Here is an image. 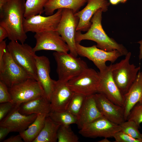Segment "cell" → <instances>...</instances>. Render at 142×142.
Returning a JSON list of instances; mask_svg holds the SVG:
<instances>
[{"instance_id": "obj_1", "label": "cell", "mask_w": 142, "mask_h": 142, "mask_svg": "<svg viewBox=\"0 0 142 142\" xmlns=\"http://www.w3.org/2000/svg\"><path fill=\"white\" fill-rule=\"evenodd\" d=\"M25 0H7L0 10V26L4 28L10 41L24 43L27 38L23 27Z\"/></svg>"}, {"instance_id": "obj_2", "label": "cell", "mask_w": 142, "mask_h": 142, "mask_svg": "<svg viewBox=\"0 0 142 142\" xmlns=\"http://www.w3.org/2000/svg\"><path fill=\"white\" fill-rule=\"evenodd\" d=\"M103 12L102 9H100L95 13L91 19L90 26L86 33L83 34L80 31H76V42L80 43L85 40H92L97 43L96 46L99 49L108 52L117 50L123 55H126L128 53L126 48L109 38L104 31L101 23Z\"/></svg>"}, {"instance_id": "obj_3", "label": "cell", "mask_w": 142, "mask_h": 142, "mask_svg": "<svg viewBox=\"0 0 142 142\" xmlns=\"http://www.w3.org/2000/svg\"><path fill=\"white\" fill-rule=\"evenodd\" d=\"M57 64L58 79L67 82L88 68L86 63L68 52H55L53 53Z\"/></svg>"}, {"instance_id": "obj_4", "label": "cell", "mask_w": 142, "mask_h": 142, "mask_svg": "<svg viewBox=\"0 0 142 142\" xmlns=\"http://www.w3.org/2000/svg\"><path fill=\"white\" fill-rule=\"evenodd\" d=\"M6 48L14 61L33 79L37 81L36 52L26 43L11 41Z\"/></svg>"}, {"instance_id": "obj_5", "label": "cell", "mask_w": 142, "mask_h": 142, "mask_svg": "<svg viewBox=\"0 0 142 142\" xmlns=\"http://www.w3.org/2000/svg\"><path fill=\"white\" fill-rule=\"evenodd\" d=\"M131 55V53L128 52L124 59L112 65L113 78L124 95L129 91L140 68V66L136 67L134 64L130 63Z\"/></svg>"}, {"instance_id": "obj_6", "label": "cell", "mask_w": 142, "mask_h": 142, "mask_svg": "<svg viewBox=\"0 0 142 142\" xmlns=\"http://www.w3.org/2000/svg\"><path fill=\"white\" fill-rule=\"evenodd\" d=\"M100 81L99 72L88 68L67 82L74 92L86 96L98 93Z\"/></svg>"}, {"instance_id": "obj_7", "label": "cell", "mask_w": 142, "mask_h": 142, "mask_svg": "<svg viewBox=\"0 0 142 142\" xmlns=\"http://www.w3.org/2000/svg\"><path fill=\"white\" fill-rule=\"evenodd\" d=\"M30 78H32L14 61L6 48L0 60V80L9 88Z\"/></svg>"}, {"instance_id": "obj_8", "label": "cell", "mask_w": 142, "mask_h": 142, "mask_svg": "<svg viewBox=\"0 0 142 142\" xmlns=\"http://www.w3.org/2000/svg\"><path fill=\"white\" fill-rule=\"evenodd\" d=\"M8 88L13 103L16 105L19 106L23 103L41 96L47 97L39 83L32 78Z\"/></svg>"}, {"instance_id": "obj_9", "label": "cell", "mask_w": 142, "mask_h": 142, "mask_svg": "<svg viewBox=\"0 0 142 142\" xmlns=\"http://www.w3.org/2000/svg\"><path fill=\"white\" fill-rule=\"evenodd\" d=\"M78 21V18L72 10L63 9L62 16L56 30L67 44L69 53L75 57L78 55L75 36Z\"/></svg>"}, {"instance_id": "obj_10", "label": "cell", "mask_w": 142, "mask_h": 142, "mask_svg": "<svg viewBox=\"0 0 142 142\" xmlns=\"http://www.w3.org/2000/svg\"><path fill=\"white\" fill-rule=\"evenodd\" d=\"M76 50L78 55L85 57L92 61L99 69L100 72L105 70L107 67L106 62L114 63L119 57L123 55L119 51L115 50L108 52L98 48L96 45L86 47L76 43Z\"/></svg>"}, {"instance_id": "obj_11", "label": "cell", "mask_w": 142, "mask_h": 142, "mask_svg": "<svg viewBox=\"0 0 142 142\" xmlns=\"http://www.w3.org/2000/svg\"><path fill=\"white\" fill-rule=\"evenodd\" d=\"M63 9H58L53 14L47 16L40 14L24 18L23 22L26 33L31 32L35 33L56 30L60 21Z\"/></svg>"}, {"instance_id": "obj_12", "label": "cell", "mask_w": 142, "mask_h": 142, "mask_svg": "<svg viewBox=\"0 0 142 142\" xmlns=\"http://www.w3.org/2000/svg\"><path fill=\"white\" fill-rule=\"evenodd\" d=\"M121 130L120 125L103 116L80 129L79 133L86 138H108L113 137L116 133Z\"/></svg>"}, {"instance_id": "obj_13", "label": "cell", "mask_w": 142, "mask_h": 142, "mask_svg": "<svg viewBox=\"0 0 142 142\" xmlns=\"http://www.w3.org/2000/svg\"><path fill=\"white\" fill-rule=\"evenodd\" d=\"M34 37L36 43L33 49L35 52L41 50L69 51L67 44L56 30L35 33Z\"/></svg>"}, {"instance_id": "obj_14", "label": "cell", "mask_w": 142, "mask_h": 142, "mask_svg": "<svg viewBox=\"0 0 142 142\" xmlns=\"http://www.w3.org/2000/svg\"><path fill=\"white\" fill-rule=\"evenodd\" d=\"M112 64L108 66L102 72H99L100 81L98 93L104 94L115 104L123 107L124 102V95L120 92L113 78Z\"/></svg>"}, {"instance_id": "obj_15", "label": "cell", "mask_w": 142, "mask_h": 142, "mask_svg": "<svg viewBox=\"0 0 142 142\" xmlns=\"http://www.w3.org/2000/svg\"><path fill=\"white\" fill-rule=\"evenodd\" d=\"M93 96L99 110L108 120L119 125L125 121L123 107L113 103L102 93H97Z\"/></svg>"}, {"instance_id": "obj_16", "label": "cell", "mask_w": 142, "mask_h": 142, "mask_svg": "<svg viewBox=\"0 0 142 142\" xmlns=\"http://www.w3.org/2000/svg\"><path fill=\"white\" fill-rule=\"evenodd\" d=\"M67 83L59 79L55 81L50 99L51 111H61L67 110L74 92Z\"/></svg>"}, {"instance_id": "obj_17", "label": "cell", "mask_w": 142, "mask_h": 142, "mask_svg": "<svg viewBox=\"0 0 142 142\" xmlns=\"http://www.w3.org/2000/svg\"><path fill=\"white\" fill-rule=\"evenodd\" d=\"M19 106L16 105L13 109L1 121L0 126L8 128L11 132L23 131L34 121L37 114L25 115L19 111Z\"/></svg>"}, {"instance_id": "obj_18", "label": "cell", "mask_w": 142, "mask_h": 142, "mask_svg": "<svg viewBox=\"0 0 142 142\" xmlns=\"http://www.w3.org/2000/svg\"><path fill=\"white\" fill-rule=\"evenodd\" d=\"M87 3L82 10L74 13L79 19L76 31H87L91 24V19L96 12L102 9L106 11L109 3L107 0H88Z\"/></svg>"}, {"instance_id": "obj_19", "label": "cell", "mask_w": 142, "mask_h": 142, "mask_svg": "<svg viewBox=\"0 0 142 142\" xmlns=\"http://www.w3.org/2000/svg\"><path fill=\"white\" fill-rule=\"evenodd\" d=\"M50 62L46 56L42 55L36 56V65L37 81L43 89L47 98L50 99L55 80L50 76Z\"/></svg>"}, {"instance_id": "obj_20", "label": "cell", "mask_w": 142, "mask_h": 142, "mask_svg": "<svg viewBox=\"0 0 142 142\" xmlns=\"http://www.w3.org/2000/svg\"><path fill=\"white\" fill-rule=\"evenodd\" d=\"M93 95L86 96L77 118L76 124L79 129L103 116L97 106Z\"/></svg>"}, {"instance_id": "obj_21", "label": "cell", "mask_w": 142, "mask_h": 142, "mask_svg": "<svg viewBox=\"0 0 142 142\" xmlns=\"http://www.w3.org/2000/svg\"><path fill=\"white\" fill-rule=\"evenodd\" d=\"M123 107L125 121L131 109L142 99V72L139 71L136 78L127 93L124 95Z\"/></svg>"}, {"instance_id": "obj_22", "label": "cell", "mask_w": 142, "mask_h": 142, "mask_svg": "<svg viewBox=\"0 0 142 142\" xmlns=\"http://www.w3.org/2000/svg\"><path fill=\"white\" fill-rule=\"evenodd\" d=\"M22 114L29 115L45 114L48 115L51 111L50 101L45 96H41L21 104L19 106Z\"/></svg>"}, {"instance_id": "obj_23", "label": "cell", "mask_w": 142, "mask_h": 142, "mask_svg": "<svg viewBox=\"0 0 142 142\" xmlns=\"http://www.w3.org/2000/svg\"><path fill=\"white\" fill-rule=\"evenodd\" d=\"M88 0H49L44 9L45 14L47 16L54 13L56 10L67 9L72 10L75 13L87 2Z\"/></svg>"}, {"instance_id": "obj_24", "label": "cell", "mask_w": 142, "mask_h": 142, "mask_svg": "<svg viewBox=\"0 0 142 142\" xmlns=\"http://www.w3.org/2000/svg\"><path fill=\"white\" fill-rule=\"evenodd\" d=\"M60 126L47 116L43 128L33 142H57L58 131Z\"/></svg>"}, {"instance_id": "obj_25", "label": "cell", "mask_w": 142, "mask_h": 142, "mask_svg": "<svg viewBox=\"0 0 142 142\" xmlns=\"http://www.w3.org/2000/svg\"><path fill=\"white\" fill-rule=\"evenodd\" d=\"M48 115L45 114H38L34 121L28 128L19 133L24 142H33L43 128L46 117Z\"/></svg>"}, {"instance_id": "obj_26", "label": "cell", "mask_w": 142, "mask_h": 142, "mask_svg": "<svg viewBox=\"0 0 142 142\" xmlns=\"http://www.w3.org/2000/svg\"><path fill=\"white\" fill-rule=\"evenodd\" d=\"M49 0H26L24 17L27 18L44 12V7Z\"/></svg>"}, {"instance_id": "obj_27", "label": "cell", "mask_w": 142, "mask_h": 142, "mask_svg": "<svg viewBox=\"0 0 142 142\" xmlns=\"http://www.w3.org/2000/svg\"><path fill=\"white\" fill-rule=\"evenodd\" d=\"M48 116L61 126L76 124L77 122V117L67 110L61 111H51Z\"/></svg>"}, {"instance_id": "obj_28", "label": "cell", "mask_w": 142, "mask_h": 142, "mask_svg": "<svg viewBox=\"0 0 142 142\" xmlns=\"http://www.w3.org/2000/svg\"><path fill=\"white\" fill-rule=\"evenodd\" d=\"M58 142H78L79 138L69 125L60 126L57 133Z\"/></svg>"}, {"instance_id": "obj_29", "label": "cell", "mask_w": 142, "mask_h": 142, "mask_svg": "<svg viewBox=\"0 0 142 142\" xmlns=\"http://www.w3.org/2000/svg\"><path fill=\"white\" fill-rule=\"evenodd\" d=\"M121 131L131 137L142 141V134L139 130V127L134 121L127 120L120 125Z\"/></svg>"}, {"instance_id": "obj_30", "label": "cell", "mask_w": 142, "mask_h": 142, "mask_svg": "<svg viewBox=\"0 0 142 142\" xmlns=\"http://www.w3.org/2000/svg\"><path fill=\"white\" fill-rule=\"evenodd\" d=\"M86 97L83 94L74 93L69 105L67 110L77 119Z\"/></svg>"}, {"instance_id": "obj_31", "label": "cell", "mask_w": 142, "mask_h": 142, "mask_svg": "<svg viewBox=\"0 0 142 142\" xmlns=\"http://www.w3.org/2000/svg\"><path fill=\"white\" fill-rule=\"evenodd\" d=\"M127 120H131L135 122L139 127L142 123V101L137 103L130 110Z\"/></svg>"}, {"instance_id": "obj_32", "label": "cell", "mask_w": 142, "mask_h": 142, "mask_svg": "<svg viewBox=\"0 0 142 142\" xmlns=\"http://www.w3.org/2000/svg\"><path fill=\"white\" fill-rule=\"evenodd\" d=\"M7 102L13 103L8 87L4 82L0 80V103Z\"/></svg>"}, {"instance_id": "obj_33", "label": "cell", "mask_w": 142, "mask_h": 142, "mask_svg": "<svg viewBox=\"0 0 142 142\" xmlns=\"http://www.w3.org/2000/svg\"><path fill=\"white\" fill-rule=\"evenodd\" d=\"M113 137L115 140V142H142L121 131L116 133Z\"/></svg>"}, {"instance_id": "obj_34", "label": "cell", "mask_w": 142, "mask_h": 142, "mask_svg": "<svg viewBox=\"0 0 142 142\" xmlns=\"http://www.w3.org/2000/svg\"><path fill=\"white\" fill-rule=\"evenodd\" d=\"M15 105L14 103L10 102L0 103V121L9 113Z\"/></svg>"}, {"instance_id": "obj_35", "label": "cell", "mask_w": 142, "mask_h": 142, "mask_svg": "<svg viewBox=\"0 0 142 142\" xmlns=\"http://www.w3.org/2000/svg\"><path fill=\"white\" fill-rule=\"evenodd\" d=\"M10 132H11L10 130L7 127L0 126V141H3Z\"/></svg>"}, {"instance_id": "obj_36", "label": "cell", "mask_w": 142, "mask_h": 142, "mask_svg": "<svg viewBox=\"0 0 142 142\" xmlns=\"http://www.w3.org/2000/svg\"><path fill=\"white\" fill-rule=\"evenodd\" d=\"M24 141L19 134L16 135L10 136L3 141V142H23Z\"/></svg>"}, {"instance_id": "obj_37", "label": "cell", "mask_w": 142, "mask_h": 142, "mask_svg": "<svg viewBox=\"0 0 142 142\" xmlns=\"http://www.w3.org/2000/svg\"><path fill=\"white\" fill-rule=\"evenodd\" d=\"M8 37V34L7 30L3 27L0 26V42Z\"/></svg>"}, {"instance_id": "obj_38", "label": "cell", "mask_w": 142, "mask_h": 142, "mask_svg": "<svg viewBox=\"0 0 142 142\" xmlns=\"http://www.w3.org/2000/svg\"><path fill=\"white\" fill-rule=\"evenodd\" d=\"M7 45L6 40H4L0 42V60L2 59Z\"/></svg>"}, {"instance_id": "obj_39", "label": "cell", "mask_w": 142, "mask_h": 142, "mask_svg": "<svg viewBox=\"0 0 142 142\" xmlns=\"http://www.w3.org/2000/svg\"><path fill=\"white\" fill-rule=\"evenodd\" d=\"M138 43L140 44L139 47L140 51L139 55V60L142 59V40L138 42Z\"/></svg>"}, {"instance_id": "obj_40", "label": "cell", "mask_w": 142, "mask_h": 142, "mask_svg": "<svg viewBox=\"0 0 142 142\" xmlns=\"http://www.w3.org/2000/svg\"><path fill=\"white\" fill-rule=\"evenodd\" d=\"M127 0H110L111 3L113 5H115L118 3L119 2L124 3Z\"/></svg>"}, {"instance_id": "obj_41", "label": "cell", "mask_w": 142, "mask_h": 142, "mask_svg": "<svg viewBox=\"0 0 142 142\" xmlns=\"http://www.w3.org/2000/svg\"><path fill=\"white\" fill-rule=\"evenodd\" d=\"M7 0H0V10H1L2 8Z\"/></svg>"}, {"instance_id": "obj_42", "label": "cell", "mask_w": 142, "mask_h": 142, "mask_svg": "<svg viewBox=\"0 0 142 142\" xmlns=\"http://www.w3.org/2000/svg\"><path fill=\"white\" fill-rule=\"evenodd\" d=\"M98 142H110V141L107 138H105L104 139L98 141Z\"/></svg>"}, {"instance_id": "obj_43", "label": "cell", "mask_w": 142, "mask_h": 142, "mask_svg": "<svg viewBox=\"0 0 142 142\" xmlns=\"http://www.w3.org/2000/svg\"><path fill=\"white\" fill-rule=\"evenodd\" d=\"M141 101H142V100H141Z\"/></svg>"}]
</instances>
